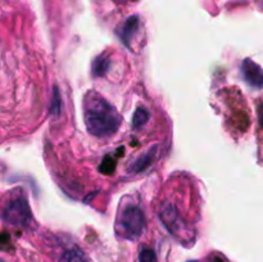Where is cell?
<instances>
[{
    "instance_id": "obj_1",
    "label": "cell",
    "mask_w": 263,
    "mask_h": 262,
    "mask_svg": "<svg viewBox=\"0 0 263 262\" xmlns=\"http://www.w3.org/2000/svg\"><path fill=\"white\" fill-rule=\"evenodd\" d=\"M85 125L91 135L109 138L120 128L122 118L110 103L97 92H89L84 102Z\"/></svg>"
},
{
    "instance_id": "obj_9",
    "label": "cell",
    "mask_w": 263,
    "mask_h": 262,
    "mask_svg": "<svg viewBox=\"0 0 263 262\" xmlns=\"http://www.w3.org/2000/svg\"><path fill=\"white\" fill-rule=\"evenodd\" d=\"M149 120V112L144 108H138L134 113V117H133V126L135 128H140L148 122Z\"/></svg>"
},
{
    "instance_id": "obj_7",
    "label": "cell",
    "mask_w": 263,
    "mask_h": 262,
    "mask_svg": "<svg viewBox=\"0 0 263 262\" xmlns=\"http://www.w3.org/2000/svg\"><path fill=\"white\" fill-rule=\"evenodd\" d=\"M110 61L109 58H107L105 55L98 57L94 61V64H92V74L97 77L104 76L107 73V71L109 69Z\"/></svg>"
},
{
    "instance_id": "obj_10",
    "label": "cell",
    "mask_w": 263,
    "mask_h": 262,
    "mask_svg": "<svg viewBox=\"0 0 263 262\" xmlns=\"http://www.w3.org/2000/svg\"><path fill=\"white\" fill-rule=\"evenodd\" d=\"M139 262H156V253L153 249H143L139 256Z\"/></svg>"
},
{
    "instance_id": "obj_6",
    "label": "cell",
    "mask_w": 263,
    "mask_h": 262,
    "mask_svg": "<svg viewBox=\"0 0 263 262\" xmlns=\"http://www.w3.org/2000/svg\"><path fill=\"white\" fill-rule=\"evenodd\" d=\"M154 154H156V149L151 151V152H149V153L143 154V156H141L140 158H138L135 162H134L133 166H131L130 169H128V171H130V172H140V171H143L144 169H146V167H148L149 164L152 163V161H153V158H154Z\"/></svg>"
},
{
    "instance_id": "obj_3",
    "label": "cell",
    "mask_w": 263,
    "mask_h": 262,
    "mask_svg": "<svg viewBox=\"0 0 263 262\" xmlns=\"http://www.w3.org/2000/svg\"><path fill=\"white\" fill-rule=\"evenodd\" d=\"M3 218L12 225H25L30 222L31 211L27 200L23 197L12 199L4 208Z\"/></svg>"
},
{
    "instance_id": "obj_4",
    "label": "cell",
    "mask_w": 263,
    "mask_h": 262,
    "mask_svg": "<svg viewBox=\"0 0 263 262\" xmlns=\"http://www.w3.org/2000/svg\"><path fill=\"white\" fill-rule=\"evenodd\" d=\"M241 73H243L244 80L251 86L257 87V89L263 87V71L252 59H244L241 63Z\"/></svg>"
},
{
    "instance_id": "obj_2",
    "label": "cell",
    "mask_w": 263,
    "mask_h": 262,
    "mask_svg": "<svg viewBox=\"0 0 263 262\" xmlns=\"http://www.w3.org/2000/svg\"><path fill=\"white\" fill-rule=\"evenodd\" d=\"M144 213L138 205L126 204L117 216V233L125 239L139 238L144 230Z\"/></svg>"
},
{
    "instance_id": "obj_11",
    "label": "cell",
    "mask_w": 263,
    "mask_h": 262,
    "mask_svg": "<svg viewBox=\"0 0 263 262\" xmlns=\"http://www.w3.org/2000/svg\"><path fill=\"white\" fill-rule=\"evenodd\" d=\"M258 120H259V125H261V127L263 128V102L258 107Z\"/></svg>"
},
{
    "instance_id": "obj_8",
    "label": "cell",
    "mask_w": 263,
    "mask_h": 262,
    "mask_svg": "<svg viewBox=\"0 0 263 262\" xmlns=\"http://www.w3.org/2000/svg\"><path fill=\"white\" fill-rule=\"evenodd\" d=\"M59 262H89L87 257L79 249H68L64 252Z\"/></svg>"
},
{
    "instance_id": "obj_5",
    "label": "cell",
    "mask_w": 263,
    "mask_h": 262,
    "mask_svg": "<svg viewBox=\"0 0 263 262\" xmlns=\"http://www.w3.org/2000/svg\"><path fill=\"white\" fill-rule=\"evenodd\" d=\"M138 26H139V22L136 17L128 18V20L125 22V25H123V28L121 30L120 36L121 39H122L123 43H125L127 46L130 45V40L134 38V33H135L136 30H138Z\"/></svg>"
}]
</instances>
